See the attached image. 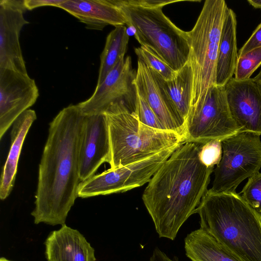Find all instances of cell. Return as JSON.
Listing matches in <instances>:
<instances>
[{
  "label": "cell",
  "mask_w": 261,
  "mask_h": 261,
  "mask_svg": "<svg viewBox=\"0 0 261 261\" xmlns=\"http://www.w3.org/2000/svg\"><path fill=\"white\" fill-rule=\"evenodd\" d=\"M199 156L201 162L208 167L218 165L222 156L221 141L212 140L201 145Z\"/></svg>",
  "instance_id": "cell-27"
},
{
  "label": "cell",
  "mask_w": 261,
  "mask_h": 261,
  "mask_svg": "<svg viewBox=\"0 0 261 261\" xmlns=\"http://www.w3.org/2000/svg\"><path fill=\"white\" fill-rule=\"evenodd\" d=\"M241 193L246 202L261 214V173L248 178Z\"/></svg>",
  "instance_id": "cell-25"
},
{
  "label": "cell",
  "mask_w": 261,
  "mask_h": 261,
  "mask_svg": "<svg viewBox=\"0 0 261 261\" xmlns=\"http://www.w3.org/2000/svg\"><path fill=\"white\" fill-rule=\"evenodd\" d=\"M254 78L258 81L261 83V70L259 72L257 75H256Z\"/></svg>",
  "instance_id": "cell-32"
},
{
  "label": "cell",
  "mask_w": 261,
  "mask_h": 261,
  "mask_svg": "<svg viewBox=\"0 0 261 261\" xmlns=\"http://www.w3.org/2000/svg\"><path fill=\"white\" fill-rule=\"evenodd\" d=\"M0 261H13V260H9L4 257H2L0 258Z\"/></svg>",
  "instance_id": "cell-33"
},
{
  "label": "cell",
  "mask_w": 261,
  "mask_h": 261,
  "mask_svg": "<svg viewBox=\"0 0 261 261\" xmlns=\"http://www.w3.org/2000/svg\"><path fill=\"white\" fill-rule=\"evenodd\" d=\"M239 132L229 111L224 87L216 85L201 105L190 110L184 141L202 145L212 140L221 141Z\"/></svg>",
  "instance_id": "cell-8"
},
{
  "label": "cell",
  "mask_w": 261,
  "mask_h": 261,
  "mask_svg": "<svg viewBox=\"0 0 261 261\" xmlns=\"http://www.w3.org/2000/svg\"><path fill=\"white\" fill-rule=\"evenodd\" d=\"M134 112L137 115L139 121L142 123L156 129L167 130L160 122L146 100L137 90Z\"/></svg>",
  "instance_id": "cell-26"
},
{
  "label": "cell",
  "mask_w": 261,
  "mask_h": 261,
  "mask_svg": "<svg viewBox=\"0 0 261 261\" xmlns=\"http://www.w3.org/2000/svg\"><path fill=\"white\" fill-rule=\"evenodd\" d=\"M65 0H24L25 8L32 10L43 6H54L58 7Z\"/></svg>",
  "instance_id": "cell-29"
},
{
  "label": "cell",
  "mask_w": 261,
  "mask_h": 261,
  "mask_svg": "<svg viewBox=\"0 0 261 261\" xmlns=\"http://www.w3.org/2000/svg\"><path fill=\"white\" fill-rule=\"evenodd\" d=\"M259 46H261V23L256 28L249 38L239 50L238 58Z\"/></svg>",
  "instance_id": "cell-28"
},
{
  "label": "cell",
  "mask_w": 261,
  "mask_h": 261,
  "mask_svg": "<svg viewBox=\"0 0 261 261\" xmlns=\"http://www.w3.org/2000/svg\"><path fill=\"white\" fill-rule=\"evenodd\" d=\"M229 111L240 132L261 135V83L231 78L224 86Z\"/></svg>",
  "instance_id": "cell-13"
},
{
  "label": "cell",
  "mask_w": 261,
  "mask_h": 261,
  "mask_svg": "<svg viewBox=\"0 0 261 261\" xmlns=\"http://www.w3.org/2000/svg\"><path fill=\"white\" fill-rule=\"evenodd\" d=\"M247 2L255 8L261 9V0H249Z\"/></svg>",
  "instance_id": "cell-31"
},
{
  "label": "cell",
  "mask_w": 261,
  "mask_h": 261,
  "mask_svg": "<svg viewBox=\"0 0 261 261\" xmlns=\"http://www.w3.org/2000/svg\"><path fill=\"white\" fill-rule=\"evenodd\" d=\"M103 114L109 128L111 169L139 162L185 143L176 133L142 123L123 102L111 105Z\"/></svg>",
  "instance_id": "cell-5"
},
{
  "label": "cell",
  "mask_w": 261,
  "mask_h": 261,
  "mask_svg": "<svg viewBox=\"0 0 261 261\" xmlns=\"http://www.w3.org/2000/svg\"><path fill=\"white\" fill-rule=\"evenodd\" d=\"M200 146L192 142L182 143L154 174L144 191L143 203L160 237L174 240L208 191L214 167L201 162Z\"/></svg>",
  "instance_id": "cell-2"
},
{
  "label": "cell",
  "mask_w": 261,
  "mask_h": 261,
  "mask_svg": "<svg viewBox=\"0 0 261 261\" xmlns=\"http://www.w3.org/2000/svg\"><path fill=\"white\" fill-rule=\"evenodd\" d=\"M238 59L237 18L228 9L222 29L216 66V85L224 86L234 74Z\"/></svg>",
  "instance_id": "cell-20"
},
{
  "label": "cell",
  "mask_w": 261,
  "mask_h": 261,
  "mask_svg": "<svg viewBox=\"0 0 261 261\" xmlns=\"http://www.w3.org/2000/svg\"><path fill=\"white\" fill-rule=\"evenodd\" d=\"M149 261H177L171 259L167 255L156 247L153 252V254Z\"/></svg>",
  "instance_id": "cell-30"
},
{
  "label": "cell",
  "mask_w": 261,
  "mask_h": 261,
  "mask_svg": "<svg viewBox=\"0 0 261 261\" xmlns=\"http://www.w3.org/2000/svg\"><path fill=\"white\" fill-rule=\"evenodd\" d=\"M24 0H0V68L28 73L19 41L29 23L24 17Z\"/></svg>",
  "instance_id": "cell-12"
},
{
  "label": "cell",
  "mask_w": 261,
  "mask_h": 261,
  "mask_svg": "<svg viewBox=\"0 0 261 261\" xmlns=\"http://www.w3.org/2000/svg\"><path fill=\"white\" fill-rule=\"evenodd\" d=\"M136 87L146 100L165 128L177 133L184 138V132L169 109L150 69L138 60L135 81Z\"/></svg>",
  "instance_id": "cell-19"
},
{
  "label": "cell",
  "mask_w": 261,
  "mask_h": 261,
  "mask_svg": "<svg viewBox=\"0 0 261 261\" xmlns=\"http://www.w3.org/2000/svg\"><path fill=\"white\" fill-rule=\"evenodd\" d=\"M228 9L224 0L205 1L195 25L187 32L193 76L190 110L201 105L216 85L218 48Z\"/></svg>",
  "instance_id": "cell-6"
},
{
  "label": "cell",
  "mask_w": 261,
  "mask_h": 261,
  "mask_svg": "<svg viewBox=\"0 0 261 261\" xmlns=\"http://www.w3.org/2000/svg\"><path fill=\"white\" fill-rule=\"evenodd\" d=\"M129 41L125 25L115 27L108 35L105 45L100 57V66L97 86L105 80L119 61L124 57Z\"/></svg>",
  "instance_id": "cell-22"
},
{
  "label": "cell",
  "mask_w": 261,
  "mask_h": 261,
  "mask_svg": "<svg viewBox=\"0 0 261 261\" xmlns=\"http://www.w3.org/2000/svg\"><path fill=\"white\" fill-rule=\"evenodd\" d=\"M36 119L35 111L28 109L21 114L12 125L10 150L0 181V198L2 200H5L12 191L22 147L31 126Z\"/></svg>",
  "instance_id": "cell-18"
},
{
  "label": "cell",
  "mask_w": 261,
  "mask_h": 261,
  "mask_svg": "<svg viewBox=\"0 0 261 261\" xmlns=\"http://www.w3.org/2000/svg\"><path fill=\"white\" fill-rule=\"evenodd\" d=\"M185 249L192 261H241L200 228L187 235Z\"/></svg>",
  "instance_id": "cell-21"
},
{
  "label": "cell",
  "mask_w": 261,
  "mask_h": 261,
  "mask_svg": "<svg viewBox=\"0 0 261 261\" xmlns=\"http://www.w3.org/2000/svg\"><path fill=\"white\" fill-rule=\"evenodd\" d=\"M138 59L141 61L151 70L160 75L163 79H173L176 71L174 70L162 58L147 48L141 46L135 48Z\"/></svg>",
  "instance_id": "cell-23"
},
{
  "label": "cell",
  "mask_w": 261,
  "mask_h": 261,
  "mask_svg": "<svg viewBox=\"0 0 261 261\" xmlns=\"http://www.w3.org/2000/svg\"><path fill=\"white\" fill-rule=\"evenodd\" d=\"M44 245L47 261H96L94 249L84 236L65 224L51 231Z\"/></svg>",
  "instance_id": "cell-15"
},
{
  "label": "cell",
  "mask_w": 261,
  "mask_h": 261,
  "mask_svg": "<svg viewBox=\"0 0 261 261\" xmlns=\"http://www.w3.org/2000/svg\"><path fill=\"white\" fill-rule=\"evenodd\" d=\"M260 135L239 132L221 140L222 156L214 169L211 193L234 192L244 179L259 173L261 168Z\"/></svg>",
  "instance_id": "cell-7"
},
{
  "label": "cell",
  "mask_w": 261,
  "mask_h": 261,
  "mask_svg": "<svg viewBox=\"0 0 261 261\" xmlns=\"http://www.w3.org/2000/svg\"><path fill=\"white\" fill-rule=\"evenodd\" d=\"M260 65L261 46H259L238 58L234 78L236 80L249 79Z\"/></svg>",
  "instance_id": "cell-24"
},
{
  "label": "cell",
  "mask_w": 261,
  "mask_h": 261,
  "mask_svg": "<svg viewBox=\"0 0 261 261\" xmlns=\"http://www.w3.org/2000/svg\"><path fill=\"white\" fill-rule=\"evenodd\" d=\"M136 75L130 57L122 58L103 81L96 87L92 95L77 104L83 115L102 114L111 105L118 102L124 103L130 111L135 112Z\"/></svg>",
  "instance_id": "cell-10"
},
{
  "label": "cell",
  "mask_w": 261,
  "mask_h": 261,
  "mask_svg": "<svg viewBox=\"0 0 261 261\" xmlns=\"http://www.w3.org/2000/svg\"><path fill=\"white\" fill-rule=\"evenodd\" d=\"M180 145L165 149L147 159L116 169H109L81 182L78 197L85 198L122 193L148 182Z\"/></svg>",
  "instance_id": "cell-9"
},
{
  "label": "cell",
  "mask_w": 261,
  "mask_h": 261,
  "mask_svg": "<svg viewBox=\"0 0 261 261\" xmlns=\"http://www.w3.org/2000/svg\"><path fill=\"white\" fill-rule=\"evenodd\" d=\"M58 8L86 24L88 29L102 30L108 25H124L126 20L112 0H65Z\"/></svg>",
  "instance_id": "cell-17"
},
{
  "label": "cell",
  "mask_w": 261,
  "mask_h": 261,
  "mask_svg": "<svg viewBox=\"0 0 261 261\" xmlns=\"http://www.w3.org/2000/svg\"><path fill=\"white\" fill-rule=\"evenodd\" d=\"M85 115L77 105L63 108L50 122L39 165L34 223L65 224L78 197L79 155Z\"/></svg>",
  "instance_id": "cell-1"
},
{
  "label": "cell",
  "mask_w": 261,
  "mask_h": 261,
  "mask_svg": "<svg viewBox=\"0 0 261 261\" xmlns=\"http://www.w3.org/2000/svg\"><path fill=\"white\" fill-rule=\"evenodd\" d=\"M110 154L109 128L105 114L85 115L79 155L81 182L93 176L103 163H109Z\"/></svg>",
  "instance_id": "cell-14"
},
{
  "label": "cell",
  "mask_w": 261,
  "mask_h": 261,
  "mask_svg": "<svg viewBox=\"0 0 261 261\" xmlns=\"http://www.w3.org/2000/svg\"><path fill=\"white\" fill-rule=\"evenodd\" d=\"M39 90L28 73L0 68V139L16 119L36 102Z\"/></svg>",
  "instance_id": "cell-11"
},
{
  "label": "cell",
  "mask_w": 261,
  "mask_h": 261,
  "mask_svg": "<svg viewBox=\"0 0 261 261\" xmlns=\"http://www.w3.org/2000/svg\"><path fill=\"white\" fill-rule=\"evenodd\" d=\"M200 228L241 261H261V214L236 191L202 197Z\"/></svg>",
  "instance_id": "cell-3"
},
{
  "label": "cell",
  "mask_w": 261,
  "mask_h": 261,
  "mask_svg": "<svg viewBox=\"0 0 261 261\" xmlns=\"http://www.w3.org/2000/svg\"><path fill=\"white\" fill-rule=\"evenodd\" d=\"M133 29L141 44L177 71L189 61L187 32L176 26L163 12L165 5L180 1L112 0Z\"/></svg>",
  "instance_id": "cell-4"
},
{
  "label": "cell",
  "mask_w": 261,
  "mask_h": 261,
  "mask_svg": "<svg viewBox=\"0 0 261 261\" xmlns=\"http://www.w3.org/2000/svg\"><path fill=\"white\" fill-rule=\"evenodd\" d=\"M150 70L167 105L184 134L186 120L190 110L193 88V71L190 62L188 61L177 71L174 77L169 81L163 79Z\"/></svg>",
  "instance_id": "cell-16"
}]
</instances>
